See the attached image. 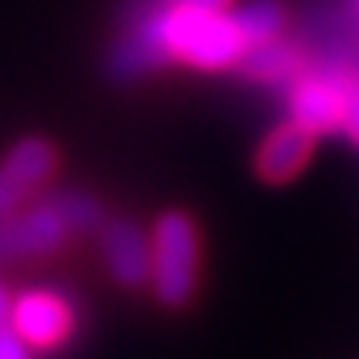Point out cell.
<instances>
[{"mask_svg":"<svg viewBox=\"0 0 359 359\" xmlns=\"http://www.w3.org/2000/svg\"><path fill=\"white\" fill-rule=\"evenodd\" d=\"M57 150L47 140H20L0 163V217H11L53 177Z\"/></svg>","mask_w":359,"mask_h":359,"instance_id":"cell-5","label":"cell"},{"mask_svg":"<svg viewBox=\"0 0 359 359\" xmlns=\"http://www.w3.org/2000/svg\"><path fill=\"white\" fill-rule=\"evenodd\" d=\"M11 306H13V299H11V293H7V286H0V326L11 323Z\"/></svg>","mask_w":359,"mask_h":359,"instance_id":"cell-14","label":"cell"},{"mask_svg":"<svg viewBox=\"0 0 359 359\" xmlns=\"http://www.w3.org/2000/svg\"><path fill=\"white\" fill-rule=\"evenodd\" d=\"M200 280V233L187 213L170 210L150 233V286L163 306L190 303Z\"/></svg>","mask_w":359,"mask_h":359,"instance_id":"cell-2","label":"cell"},{"mask_svg":"<svg viewBox=\"0 0 359 359\" xmlns=\"http://www.w3.org/2000/svg\"><path fill=\"white\" fill-rule=\"evenodd\" d=\"M243 74H250L253 80L263 83H280V80H296L303 74V53L296 50L293 43L273 37L266 43H257L243 53Z\"/></svg>","mask_w":359,"mask_h":359,"instance_id":"cell-9","label":"cell"},{"mask_svg":"<svg viewBox=\"0 0 359 359\" xmlns=\"http://www.w3.org/2000/svg\"><path fill=\"white\" fill-rule=\"evenodd\" d=\"M173 7H190V11H210V13H223L233 7V0H163Z\"/></svg>","mask_w":359,"mask_h":359,"instance_id":"cell-13","label":"cell"},{"mask_svg":"<svg viewBox=\"0 0 359 359\" xmlns=\"http://www.w3.org/2000/svg\"><path fill=\"white\" fill-rule=\"evenodd\" d=\"M74 233L64 206V193L50 196L30 210H17L11 217H0V263L4 259H34L50 257L67 243Z\"/></svg>","mask_w":359,"mask_h":359,"instance_id":"cell-3","label":"cell"},{"mask_svg":"<svg viewBox=\"0 0 359 359\" xmlns=\"http://www.w3.org/2000/svg\"><path fill=\"white\" fill-rule=\"evenodd\" d=\"M0 359H34L30 346L13 333L11 326H0Z\"/></svg>","mask_w":359,"mask_h":359,"instance_id":"cell-12","label":"cell"},{"mask_svg":"<svg viewBox=\"0 0 359 359\" xmlns=\"http://www.w3.org/2000/svg\"><path fill=\"white\" fill-rule=\"evenodd\" d=\"M7 326L30 349L47 353V349L64 346L67 339L74 336L77 313H74V303L64 293H57V290H27V293L13 299Z\"/></svg>","mask_w":359,"mask_h":359,"instance_id":"cell-4","label":"cell"},{"mask_svg":"<svg viewBox=\"0 0 359 359\" xmlns=\"http://www.w3.org/2000/svg\"><path fill=\"white\" fill-rule=\"evenodd\" d=\"M339 130H346L349 140L359 143V80H346V103H343Z\"/></svg>","mask_w":359,"mask_h":359,"instance_id":"cell-11","label":"cell"},{"mask_svg":"<svg viewBox=\"0 0 359 359\" xmlns=\"http://www.w3.org/2000/svg\"><path fill=\"white\" fill-rule=\"evenodd\" d=\"M313 140H316V137H313L306 127H299L296 120L276 127L266 140H263V147H259V154H257L259 177L269 180V183L293 180L299 170L306 167L309 154H313Z\"/></svg>","mask_w":359,"mask_h":359,"instance_id":"cell-8","label":"cell"},{"mask_svg":"<svg viewBox=\"0 0 359 359\" xmlns=\"http://www.w3.org/2000/svg\"><path fill=\"white\" fill-rule=\"evenodd\" d=\"M233 20H236V27H240L246 47L266 43V40L280 37V30H283V11H280V4H273V0L246 4V7H240V11H233Z\"/></svg>","mask_w":359,"mask_h":359,"instance_id":"cell-10","label":"cell"},{"mask_svg":"<svg viewBox=\"0 0 359 359\" xmlns=\"http://www.w3.org/2000/svg\"><path fill=\"white\" fill-rule=\"evenodd\" d=\"M343 103H346V80L303 70L290 87V120L306 127L313 137H320L339 127Z\"/></svg>","mask_w":359,"mask_h":359,"instance_id":"cell-6","label":"cell"},{"mask_svg":"<svg viewBox=\"0 0 359 359\" xmlns=\"http://www.w3.org/2000/svg\"><path fill=\"white\" fill-rule=\"evenodd\" d=\"M103 263L120 286H143L150 280V240H147V233L130 219L110 223L103 230Z\"/></svg>","mask_w":359,"mask_h":359,"instance_id":"cell-7","label":"cell"},{"mask_svg":"<svg viewBox=\"0 0 359 359\" xmlns=\"http://www.w3.org/2000/svg\"><path fill=\"white\" fill-rule=\"evenodd\" d=\"M246 47L233 11L210 13L163 4L130 30L114 50V74L140 77L147 70L183 60L200 70H226L243 60Z\"/></svg>","mask_w":359,"mask_h":359,"instance_id":"cell-1","label":"cell"}]
</instances>
